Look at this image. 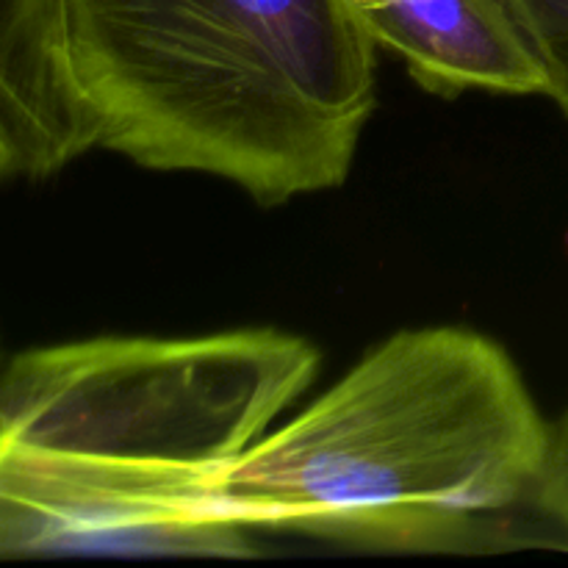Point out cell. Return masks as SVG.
<instances>
[{
    "mask_svg": "<svg viewBox=\"0 0 568 568\" xmlns=\"http://www.w3.org/2000/svg\"><path fill=\"white\" fill-rule=\"evenodd\" d=\"M375 100L377 44L347 0H3L9 178L109 150L281 205L347 181Z\"/></svg>",
    "mask_w": 568,
    "mask_h": 568,
    "instance_id": "1",
    "label": "cell"
},
{
    "mask_svg": "<svg viewBox=\"0 0 568 568\" xmlns=\"http://www.w3.org/2000/svg\"><path fill=\"white\" fill-rule=\"evenodd\" d=\"M320 372L277 327L103 336L14 355L0 383V555L247 558L227 471Z\"/></svg>",
    "mask_w": 568,
    "mask_h": 568,
    "instance_id": "2",
    "label": "cell"
},
{
    "mask_svg": "<svg viewBox=\"0 0 568 568\" xmlns=\"http://www.w3.org/2000/svg\"><path fill=\"white\" fill-rule=\"evenodd\" d=\"M549 444L552 425L503 344L471 327H408L272 427L227 471L214 514L349 547L469 549L536 503Z\"/></svg>",
    "mask_w": 568,
    "mask_h": 568,
    "instance_id": "3",
    "label": "cell"
},
{
    "mask_svg": "<svg viewBox=\"0 0 568 568\" xmlns=\"http://www.w3.org/2000/svg\"><path fill=\"white\" fill-rule=\"evenodd\" d=\"M377 48L438 98L544 94L541 59L519 0H347Z\"/></svg>",
    "mask_w": 568,
    "mask_h": 568,
    "instance_id": "4",
    "label": "cell"
},
{
    "mask_svg": "<svg viewBox=\"0 0 568 568\" xmlns=\"http://www.w3.org/2000/svg\"><path fill=\"white\" fill-rule=\"evenodd\" d=\"M547 78V98L568 116V0H519Z\"/></svg>",
    "mask_w": 568,
    "mask_h": 568,
    "instance_id": "5",
    "label": "cell"
},
{
    "mask_svg": "<svg viewBox=\"0 0 568 568\" xmlns=\"http://www.w3.org/2000/svg\"><path fill=\"white\" fill-rule=\"evenodd\" d=\"M536 505L568 532V410L558 425H552V444Z\"/></svg>",
    "mask_w": 568,
    "mask_h": 568,
    "instance_id": "6",
    "label": "cell"
}]
</instances>
